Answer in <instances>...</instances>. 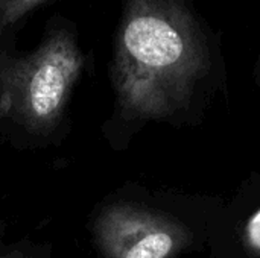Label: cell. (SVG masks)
Segmentation results:
<instances>
[{"mask_svg":"<svg viewBox=\"0 0 260 258\" xmlns=\"http://www.w3.org/2000/svg\"><path fill=\"white\" fill-rule=\"evenodd\" d=\"M215 46L190 0H123L113 65L123 106L152 111L184 97L212 67Z\"/></svg>","mask_w":260,"mask_h":258,"instance_id":"6da1fadb","label":"cell"},{"mask_svg":"<svg viewBox=\"0 0 260 258\" xmlns=\"http://www.w3.org/2000/svg\"><path fill=\"white\" fill-rule=\"evenodd\" d=\"M84 55L75 35L55 29L30 53L0 58V113L30 131L58 123L82 71Z\"/></svg>","mask_w":260,"mask_h":258,"instance_id":"7a4b0ae2","label":"cell"},{"mask_svg":"<svg viewBox=\"0 0 260 258\" xmlns=\"http://www.w3.org/2000/svg\"><path fill=\"white\" fill-rule=\"evenodd\" d=\"M98 237L110 258H169L180 248L183 233L148 211L116 207L101 217Z\"/></svg>","mask_w":260,"mask_h":258,"instance_id":"3957f363","label":"cell"},{"mask_svg":"<svg viewBox=\"0 0 260 258\" xmlns=\"http://www.w3.org/2000/svg\"><path fill=\"white\" fill-rule=\"evenodd\" d=\"M43 2L46 0H0V32L17 24Z\"/></svg>","mask_w":260,"mask_h":258,"instance_id":"277c9868","label":"cell"},{"mask_svg":"<svg viewBox=\"0 0 260 258\" xmlns=\"http://www.w3.org/2000/svg\"><path fill=\"white\" fill-rule=\"evenodd\" d=\"M245 239L251 249L260 252V208L248 219L245 228Z\"/></svg>","mask_w":260,"mask_h":258,"instance_id":"5b68a950","label":"cell"}]
</instances>
